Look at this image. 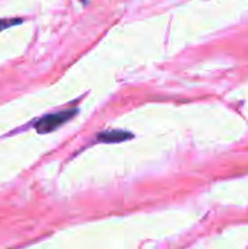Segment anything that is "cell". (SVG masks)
Segmentation results:
<instances>
[{
  "label": "cell",
  "instance_id": "obj_1",
  "mask_svg": "<svg viewBox=\"0 0 248 249\" xmlns=\"http://www.w3.org/2000/svg\"><path fill=\"white\" fill-rule=\"evenodd\" d=\"M75 114H76V109H67V111H60L56 114H48L37 121L35 128L38 130V133H50L58 128L66 121H69Z\"/></svg>",
  "mask_w": 248,
  "mask_h": 249
},
{
  "label": "cell",
  "instance_id": "obj_2",
  "mask_svg": "<svg viewBox=\"0 0 248 249\" xmlns=\"http://www.w3.org/2000/svg\"><path fill=\"white\" fill-rule=\"evenodd\" d=\"M132 139V134L127 131H118V130H110V131H102L98 136L99 142H107V143H115V142H123Z\"/></svg>",
  "mask_w": 248,
  "mask_h": 249
},
{
  "label": "cell",
  "instance_id": "obj_3",
  "mask_svg": "<svg viewBox=\"0 0 248 249\" xmlns=\"http://www.w3.org/2000/svg\"><path fill=\"white\" fill-rule=\"evenodd\" d=\"M22 19H12V20H6V19H0V31L12 26V25H16V23H20Z\"/></svg>",
  "mask_w": 248,
  "mask_h": 249
}]
</instances>
